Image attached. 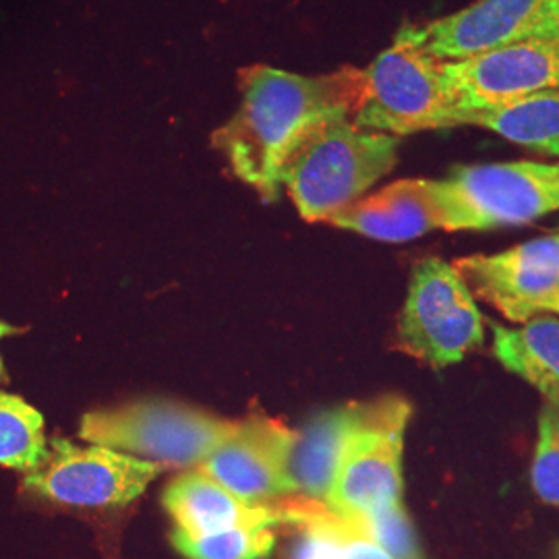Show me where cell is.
Returning a JSON list of instances; mask_svg holds the SVG:
<instances>
[{
  "instance_id": "1",
  "label": "cell",
  "mask_w": 559,
  "mask_h": 559,
  "mask_svg": "<svg viewBox=\"0 0 559 559\" xmlns=\"http://www.w3.org/2000/svg\"><path fill=\"white\" fill-rule=\"evenodd\" d=\"M240 106L237 115L214 131L212 145L228 162L237 179L261 200L278 201L280 168L300 131L330 112L355 117L365 71L342 67L328 75L305 78L267 64L239 71Z\"/></svg>"
},
{
  "instance_id": "2",
  "label": "cell",
  "mask_w": 559,
  "mask_h": 559,
  "mask_svg": "<svg viewBox=\"0 0 559 559\" xmlns=\"http://www.w3.org/2000/svg\"><path fill=\"white\" fill-rule=\"evenodd\" d=\"M400 138L359 127L350 112L309 122L290 145L280 182L300 218L328 222L399 164Z\"/></svg>"
},
{
  "instance_id": "3",
  "label": "cell",
  "mask_w": 559,
  "mask_h": 559,
  "mask_svg": "<svg viewBox=\"0 0 559 559\" xmlns=\"http://www.w3.org/2000/svg\"><path fill=\"white\" fill-rule=\"evenodd\" d=\"M239 420L170 400H141L87 413L80 438L162 468H198L228 440Z\"/></svg>"
},
{
  "instance_id": "4",
  "label": "cell",
  "mask_w": 559,
  "mask_h": 559,
  "mask_svg": "<svg viewBox=\"0 0 559 559\" xmlns=\"http://www.w3.org/2000/svg\"><path fill=\"white\" fill-rule=\"evenodd\" d=\"M436 187L445 233L520 226L559 212V162L456 166Z\"/></svg>"
},
{
  "instance_id": "5",
  "label": "cell",
  "mask_w": 559,
  "mask_h": 559,
  "mask_svg": "<svg viewBox=\"0 0 559 559\" xmlns=\"http://www.w3.org/2000/svg\"><path fill=\"white\" fill-rule=\"evenodd\" d=\"M365 71L355 122L394 138L460 127L462 110L443 75V60L396 34Z\"/></svg>"
},
{
  "instance_id": "6",
  "label": "cell",
  "mask_w": 559,
  "mask_h": 559,
  "mask_svg": "<svg viewBox=\"0 0 559 559\" xmlns=\"http://www.w3.org/2000/svg\"><path fill=\"white\" fill-rule=\"evenodd\" d=\"M396 340L402 353L433 369L456 365L485 342L475 295L452 263L427 258L413 267Z\"/></svg>"
},
{
  "instance_id": "7",
  "label": "cell",
  "mask_w": 559,
  "mask_h": 559,
  "mask_svg": "<svg viewBox=\"0 0 559 559\" xmlns=\"http://www.w3.org/2000/svg\"><path fill=\"white\" fill-rule=\"evenodd\" d=\"M413 406L385 396L367 402L365 415L344 445L325 506L342 519H367L402 501L404 436Z\"/></svg>"
},
{
  "instance_id": "8",
  "label": "cell",
  "mask_w": 559,
  "mask_h": 559,
  "mask_svg": "<svg viewBox=\"0 0 559 559\" xmlns=\"http://www.w3.org/2000/svg\"><path fill=\"white\" fill-rule=\"evenodd\" d=\"M162 471L104 445L52 438L40 466L25 475L23 489L69 508L119 510L138 500Z\"/></svg>"
},
{
  "instance_id": "9",
  "label": "cell",
  "mask_w": 559,
  "mask_h": 559,
  "mask_svg": "<svg viewBox=\"0 0 559 559\" xmlns=\"http://www.w3.org/2000/svg\"><path fill=\"white\" fill-rule=\"evenodd\" d=\"M460 110H485L559 87V36L514 41L480 57L443 62Z\"/></svg>"
},
{
  "instance_id": "10",
  "label": "cell",
  "mask_w": 559,
  "mask_h": 559,
  "mask_svg": "<svg viewBox=\"0 0 559 559\" xmlns=\"http://www.w3.org/2000/svg\"><path fill=\"white\" fill-rule=\"evenodd\" d=\"M295 431L263 413L237 423L235 433L201 464L212 479L251 506H280L293 498L288 454Z\"/></svg>"
},
{
  "instance_id": "11",
  "label": "cell",
  "mask_w": 559,
  "mask_h": 559,
  "mask_svg": "<svg viewBox=\"0 0 559 559\" xmlns=\"http://www.w3.org/2000/svg\"><path fill=\"white\" fill-rule=\"evenodd\" d=\"M473 295L514 323L531 320L537 300L559 290V235L528 240L496 255L452 263Z\"/></svg>"
},
{
  "instance_id": "12",
  "label": "cell",
  "mask_w": 559,
  "mask_h": 559,
  "mask_svg": "<svg viewBox=\"0 0 559 559\" xmlns=\"http://www.w3.org/2000/svg\"><path fill=\"white\" fill-rule=\"evenodd\" d=\"M540 4L543 0H477L440 20L404 25L399 36L443 62L473 59L524 40Z\"/></svg>"
},
{
  "instance_id": "13",
  "label": "cell",
  "mask_w": 559,
  "mask_h": 559,
  "mask_svg": "<svg viewBox=\"0 0 559 559\" xmlns=\"http://www.w3.org/2000/svg\"><path fill=\"white\" fill-rule=\"evenodd\" d=\"M328 224L381 242H406L443 230L436 179H400L342 207Z\"/></svg>"
},
{
  "instance_id": "14",
  "label": "cell",
  "mask_w": 559,
  "mask_h": 559,
  "mask_svg": "<svg viewBox=\"0 0 559 559\" xmlns=\"http://www.w3.org/2000/svg\"><path fill=\"white\" fill-rule=\"evenodd\" d=\"M162 503L175 522V531L185 535H207L235 526L286 524L284 501L280 506H251L224 489L203 468H189L170 480Z\"/></svg>"
},
{
  "instance_id": "15",
  "label": "cell",
  "mask_w": 559,
  "mask_h": 559,
  "mask_svg": "<svg viewBox=\"0 0 559 559\" xmlns=\"http://www.w3.org/2000/svg\"><path fill=\"white\" fill-rule=\"evenodd\" d=\"M367 402H348L323 411L295 431L288 454L293 498L328 501L344 445L365 415Z\"/></svg>"
},
{
  "instance_id": "16",
  "label": "cell",
  "mask_w": 559,
  "mask_h": 559,
  "mask_svg": "<svg viewBox=\"0 0 559 559\" xmlns=\"http://www.w3.org/2000/svg\"><path fill=\"white\" fill-rule=\"evenodd\" d=\"M493 355L506 371L533 385L559 408V318L539 313L519 325L491 323Z\"/></svg>"
},
{
  "instance_id": "17",
  "label": "cell",
  "mask_w": 559,
  "mask_h": 559,
  "mask_svg": "<svg viewBox=\"0 0 559 559\" xmlns=\"http://www.w3.org/2000/svg\"><path fill=\"white\" fill-rule=\"evenodd\" d=\"M460 127H480L537 154L559 158V87L485 110H462Z\"/></svg>"
},
{
  "instance_id": "18",
  "label": "cell",
  "mask_w": 559,
  "mask_h": 559,
  "mask_svg": "<svg viewBox=\"0 0 559 559\" xmlns=\"http://www.w3.org/2000/svg\"><path fill=\"white\" fill-rule=\"evenodd\" d=\"M46 454L44 417L20 396L0 392V466L27 475Z\"/></svg>"
},
{
  "instance_id": "19",
  "label": "cell",
  "mask_w": 559,
  "mask_h": 559,
  "mask_svg": "<svg viewBox=\"0 0 559 559\" xmlns=\"http://www.w3.org/2000/svg\"><path fill=\"white\" fill-rule=\"evenodd\" d=\"M173 543L187 559H258L272 556L276 528L235 526L207 535H185L175 531Z\"/></svg>"
},
{
  "instance_id": "20",
  "label": "cell",
  "mask_w": 559,
  "mask_h": 559,
  "mask_svg": "<svg viewBox=\"0 0 559 559\" xmlns=\"http://www.w3.org/2000/svg\"><path fill=\"white\" fill-rule=\"evenodd\" d=\"M360 531L392 559H425L419 535L402 501L380 512L359 519Z\"/></svg>"
},
{
  "instance_id": "21",
  "label": "cell",
  "mask_w": 559,
  "mask_h": 559,
  "mask_svg": "<svg viewBox=\"0 0 559 559\" xmlns=\"http://www.w3.org/2000/svg\"><path fill=\"white\" fill-rule=\"evenodd\" d=\"M531 480L540 501L559 506V408L547 402L540 408Z\"/></svg>"
},
{
  "instance_id": "22",
  "label": "cell",
  "mask_w": 559,
  "mask_h": 559,
  "mask_svg": "<svg viewBox=\"0 0 559 559\" xmlns=\"http://www.w3.org/2000/svg\"><path fill=\"white\" fill-rule=\"evenodd\" d=\"M344 522H346V535H344L346 559H392L360 531L357 520L344 519Z\"/></svg>"
},
{
  "instance_id": "23",
  "label": "cell",
  "mask_w": 559,
  "mask_h": 559,
  "mask_svg": "<svg viewBox=\"0 0 559 559\" xmlns=\"http://www.w3.org/2000/svg\"><path fill=\"white\" fill-rule=\"evenodd\" d=\"M540 36H559V0H543L537 20L533 23L526 38H540Z\"/></svg>"
},
{
  "instance_id": "24",
  "label": "cell",
  "mask_w": 559,
  "mask_h": 559,
  "mask_svg": "<svg viewBox=\"0 0 559 559\" xmlns=\"http://www.w3.org/2000/svg\"><path fill=\"white\" fill-rule=\"evenodd\" d=\"M539 313H551V316H558L559 318V290L535 302V307H533V318L539 316Z\"/></svg>"
},
{
  "instance_id": "25",
  "label": "cell",
  "mask_w": 559,
  "mask_h": 559,
  "mask_svg": "<svg viewBox=\"0 0 559 559\" xmlns=\"http://www.w3.org/2000/svg\"><path fill=\"white\" fill-rule=\"evenodd\" d=\"M20 328L0 321V340L7 338V336H13V334H20ZM2 380H4V367H2V359H0V381Z\"/></svg>"
},
{
  "instance_id": "26",
  "label": "cell",
  "mask_w": 559,
  "mask_h": 559,
  "mask_svg": "<svg viewBox=\"0 0 559 559\" xmlns=\"http://www.w3.org/2000/svg\"><path fill=\"white\" fill-rule=\"evenodd\" d=\"M272 556H265V558H258V559H270Z\"/></svg>"
}]
</instances>
